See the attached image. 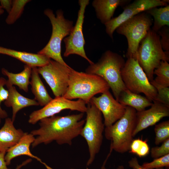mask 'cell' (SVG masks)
<instances>
[{"mask_svg": "<svg viewBox=\"0 0 169 169\" xmlns=\"http://www.w3.org/2000/svg\"><path fill=\"white\" fill-rule=\"evenodd\" d=\"M84 113L65 116L55 115L39 120V127L32 131L30 133L35 137L32 147L34 148L43 144L55 141L58 144L71 145L73 140L80 135L85 122Z\"/></svg>", "mask_w": 169, "mask_h": 169, "instance_id": "obj_1", "label": "cell"}, {"mask_svg": "<svg viewBox=\"0 0 169 169\" xmlns=\"http://www.w3.org/2000/svg\"><path fill=\"white\" fill-rule=\"evenodd\" d=\"M125 63L121 55L107 50L98 62L90 65L86 69L85 72L102 78L108 84L118 101L120 93L126 89L121 74Z\"/></svg>", "mask_w": 169, "mask_h": 169, "instance_id": "obj_2", "label": "cell"}, {"mask_svg": "<svg viewBox=\"0 0 169 169\" xmlns=\"http://www.w3.org/2000/svg\"><path fill=\"white\" fill-rule=\"evenodd\" d=\"M108 84L100 77L72 69L69 74L68 86L63 96L72 100L78 99L87 105L97 94L109 90Z\"/></svg>", "mask_w": 169, "mask_h": 169, "instance_id": "obj_3", "label": "cell"}, {"mask_svg": "<svg viewBox=\"0 0 169 169\" xmlns=\"http://www.w3.org/2000/svg\"><path fill=\"white\" fill-rule=\"evenodd\" d=\"M44 14L49 19L52 26L51 35L49 42L37 54L45 56L66 66L70 67L61 55V44L63 39L69 35L74 26L73 22L65 18L63 11L58 10L56 16L51 9L47 8Z\"/></svg>", "mask_w": 169, "mask_h": 169, "instance_id": "obj_4", "label": "cell"}, {"mask_svg": "<svg viewBox=\"0 0 169 169\" xmlns=\"http://www.w3.org/2000/svg\"><path fill=\"white\" fill-rule=\"evenodd\" d=\"M136 111L126 106L123 116L110 126L105 127V138L110 141V147L120 153L129 151L132 140L136 122Z\"/></svg>", "mask_w": 169, "mask_h": 169, "instance_id": "obj_5", "label": "cell"}, {"mask_svg": "<svg viewBox=\"0 0 169 169\" xmlns=\"http://www.w3.org/2000/svg\"><path fill=\"white\" fill-rule=\"evenodd\" d=\"M136 60L151 81L153 79L154 70L162 61H169V52L164 51L157 33L150 29L141 42Z\"/></svg>", "mask_w": 169, "mask_h": 169, "instance_id": "obj_6", "label": "cell"}, {"mask_svg": "<svg viewBox=\"0 0 169 169\" xmlns=\"http://www.w3.org/2000/svg\"><path fill=\"white\" fill-rule=\"evenodd\" d=\"M85 122L80 136L85 140L88 147L89 157L87 166L94 162L99 152L103 140V133L105 126L100 111L92 103L87 105Z\"/></svg>", "mask_w": 169, "mask_h": 169, "instance_id": "obj_7", "label": "cell"}, {"mask_svg": "<svg viewBox=\"0 0 169 169\" xmlns=\"http://www.w3.org/2000/svg\"><path fill=\"white\" fill-rule=\"evenodd\" d=\"M152 23L150 16L145 12H142L124 22L116 28L117 33L124 36L127 39V59H136L139 44L151 29Z\"/></svg>", "mask_w": 169, "mask_h": 169, "instance_id": "obj_8", "label": "cell"}, {"mask_svg": "<svg viewBox=\"0 0 169 169\" xmlns=\"http://www.w3.org/2000/svg\"><path fill=\"white\" fill-rule=\"evenodd\" d=\"M121 74L126 89L134 93L144 94L152 102L156 100L157 90L151 83L136 59H127Z\"/></svg>", "mask_w": 169, "mask_h": 169, "instance_id": "obj_9", "label": "cell"}, {"mask_svg": "<svg viewBox=\"0 0 169 169\" xmlns=\"http://www.w3.org/2000/svg\"><path fill=\"white\" fill-rule=\"evenodd\" d=\"M71 67L51 59L47 64L37 68L55 97L63 96L67 90Z\"/></svg>", "mask_w": 169, "mask_h": 169, "instance_id": "obj_10", "label": "cell"}, {"mask_svg": "<svg viewBox=\"0 0 169 169\" xmlns=\"http://www.w3.org/2000/svg\"><path fill=\"white\" fill-rule=\"evenodd\" d=\"M78 2L79 8L75 25L69 35L63 39L65 48L63 55L66 57L71 54L78 55L85 59L90 65L94 63L86 55L84 49L85 42L83 33L85 10L89 3V0H79Z\"/></svg>", "mask_w": 169, "mask_h": 169, "instance_id": "obj_11", "label": "cell"}, {"mask_svg": "<svg viewBox=\"0 0 169 169\" xmlns=\"http://www.w3.org/2000/svg\"><path fill=\"white\" fill-rule=\"evenodd\" d=\"M65 110L85 113L87 105L82 100H72L64 97H55L41 109L35 110L29 115L28 122L34 125L41 120L49 117Z\"/></svg>", "mask_w": 169, "mask_h": 169, "instance_id": "obj_12", "label": "cell"}, {"mask_svg": "<svg viewBox=\"0 0 169 169\" xmlns=\"http://www.w3.org/2000/svg\"><path fill=\"white\" fill-rule=\"evenodd\" d=\"M168 0H136L126 6L123 11L119 16L112 18L105 24L107 34L113 39V34L121 24L134 16L151 8L159 6H166Z\"/></svg>", "mask_w": 169, "mask_h": 169, "instance_id": "obj_13", "label": "cell"}, {"mask_svg": "<svg viewBox=\"0 0 169 169\" xmlns=\"http://www.w3.org/2000/svg\"><path fill=\"white\" fill-rule=\"evenodd\" d=\"M90 103L101 112L105 127L111 126L120 119L125 114L126 107L114 98L109 90L98 97H93Z\"/></svg>", "mask_w": 169, "mask_h": 169, "instance_id": "obj_14", "label": "cell"}, {"mask_svg": "<svg viewBox=\"0 0 169 169\" xmlns=\"http://www.w3.org/2000/svg\"><path fill=\"white\" fill-rule=\"evenodd\" d=\"M149 109L136 112V122L133 136L155 125L162 118L169 116V107L156 101L153 102Z\"/></svg>", "mask_w": 169, "mask_h": 169, "instance_id": "obj_15", "label": "cell"}, {"mask_svg": "<svg viewBox=\"0 0 169 169\" xmlns=\"http://www.w3.org/2000/svg\"><path fill=\"white\" fill-rule=\"evenodd\" d=\"M35 139L34 136L31 133L24 132L18 142L9 148L7 151L5 160L7 165H10L11 161L18 156L25 155L36 159L42 163L41 160L34 155L31 152L30 147Z\"/></svg>", "mask_w": 169, "mask_h": 169, "instance_id": "obj_16", "label": "cell"}, {"mask_svg": "<svg viewBox=\"0 0 169 169\" xmlns=\"http://www.w3.org/2000/svg\"><path fill=\"white\" fill-rule=\"evenodd\" d=\"M11 118H6L4 124L0 129V152H6L19 141L24 132L17 129Z\"/></svg>", "mask_w": 169, "mask_h": 169, "instance_id": "obj_17", "label": "cell"}, {"mask_svg": "<svg viewBox=\"0 0 169 169\" xmlns=\"http://www.w3.org/2000/svg\"><path fill=\"white\" fill-rule=\"evenodd\" d=\"M6 85L9 92V95L4 103L7 107H11L12 108V119L13 122L17 113L20 110L30 106L39 105L34 99H30L26 97L19 93L15 87L7 80Z\"/></svg>", "mask_w": 169, "mask_h": 169, "instance_id": "obj_18", "label": "cell"}, {"mask_svg": "<svg viewBox=\"0 0 169 169\" xmlns=\"http://www.w3.org/2000/svg\"><path fill=\"white\" fill-rule=\"evenodd\" d=\"M0 54L15 58L32 67L43 66L51 60L50 58L43 55L17 51L0 46Z\"/></svg>", "mask_w": 169, "mask_h": 169, "instance_id": "obj_19", "label": "cell"}, {"mask_svg": "<svg viewBox=\"0 0 169 169\" xmlns=\"http://www.w3.org/2000/svg\"><path fill=\"white\" fill-rule=\"evenodd\" d=\"M128 0H95L92 3L97 17L105 24L112 18L116 8L130 2Z\"/></svg>", "mask_w": 169, "mask_h": 169, "instance_id": "obj_20", "label": "cell"}, {"mask_svg": "<svg viewBox=\"0 0 169 169\" xmlns=\"http://www.w3.org/2000/svg\"><path fill=\"white\" fill-rule=\"evenodd\" d=\"M31 80L30 84L31 90L34 96V99L39 105L44 106L49 102L53 98L48 93L39 76L37 67H32Z\"/></svg>", "mask_w": 169, "mask_h": 169, "instance_id": "obj_21", "label": "cell"}, {"mask_svg": "<svg viewBox=\"0 0 169 169\" xmlns=\"http://www.w3.org/2000/svg\"><path fill=\"white\" fill-rule=\"evenodd\" d=\"M118 101L123 105L133 108L137 112L145 110L152 103L146 97L132 92L127 89L120 93Z\"/></svg>", "mask_w": 169, "mask_h": 169, "instance_id": "obj_22", "label": "cell"}, {"mask_svg": "<svg viewBox=\"0 0 169 169\" xmlns=\"http://www.w3.org/2000/svg\"><path fill=\"white\" fill-rule=\"evenodd\" d=\"M32 67L25 64L23 70L18 73H13L7 69H1L2 74L7 76V80L12 85L17 86L19 89L26 92L28 91V86L30 84L29 79L31 76Z\"/></svg>", "mask_w": 169, "mask_h": 169, "instance_id": "obj_23", "label": "cell"}, {"mask_svg": "<svg viewBox=\"0 0 169 169\" xmlns=\"http://www.w3.org/2000/svg\"><path fill=\"white\" fill-rule=\"evenodd\" d=\"M154 19L152 30L157 33L163 27L169 26V5L153 8L145 12Z\"/></svg>", "mask_w": 169, "mask_h": 169, "instance_id": "obj_24", "label": "cell"}, {"mask_svg": "<svg viewBox=\"0 0 169 169\" xmlns=\"http://www.w3.org/2000/svg\"><path fill=\"white\" fill-rule=\"evenodd\" d=\"M29 0H13L12 8L5 19L8 25L14 24L21 16L26 4L31 1Z\"/></svg>", "mask_w": 169, "mask_h": 169, "instance_id": "obj_25", "label": "cell"}, {"mask_svg": "<svg viewBox=\"0 0 169 169\" xmlns=\"http://www.w3.org/2000/svg\"><path fill=\"white\" fill-rule=\"evenodd\" d=\"M153 74L156 76L153 81L161 86L169 87V64L167 61H162L155 69Z\"/></svg>", "mask_w": 169, "mask_h": 169, "instance_id": "obj_26", "label": "cell"}, {"mask_svg": "<svg viewBox=\"0 0 169 169\" xmlns=\"http://www.w3.org/2000/svg\"><path fill=\"white\" fill-rule=\"evenodd\" d=\"M147 141V140H144L140 138L133 139L130 146L129 152L136 154L140 157L147 156L150 151Z\"/></svg>", "mask_w": 169, "mask_h": 169, "instance_id": "obj_27", "label": "cell"}, {"mask_svg": "<svg viewBox=\"0 0 169 169\" xmlns=\"http://www.w3.org/2000/svg\"><path fill=\"white\" fill-rule=\"evenodd\" d=\"M155 144L159 145L169 139V120L162 122L155 125Z\"/></svg>", "mask_w": 169, "mask_h": 169, "instance_id": "obj_28", "label": "cell"}, {"mask_svg": "<svg viewBox=\"0 0 169 169\" xmlns=\"http://www.w3.org/2000/svg\"><path fill=\"white\" fill-rule=\"evenodd\" d=\"M141 166L145 169H155L169 167V154L162 157L154 159L150 162H145Z\"/></svg>", "mask_w": 169, "mask_h": 169, "instance_id": "obj_29", "label": "cell"}, {"mask_svg": "<svg viewBox=\"0 0 169 169\" xmlns=\"http://www.w3.org/2000/svg\"><path fill=\"white\" fill-rule=\"evenodd\" d=\"M151 83L156 89L157 95L156 101L169 107V88L159 85L153 80L150 81Z\"/></svg>", "mask_w": 169, "mask_h": 169, "instance_id": "obj_30", "label": "cell"}, {"mask_svg": "<svg viewBox=\"0 0 169 169\" xmlns=\"http://www.w3.org/2000/svg\"><path fill=\"white\" fill-rule=\"evenodd\" d=\"M169 154V139L162 142L160 146L152 147L151 156L154 159L159 158Z\"/></svg>", "mask_w": 169, "mask_h": 169, "instance_id": "obj_31", "label": "cell"}, {"mask_svg": "<svg viewBox=\"0 0 169 169\" xmlns=\"http://www.w3.org/2000/svg\"><path fill=\"white\" fill-rule=\"evenodd\" d=\"M7 80L4 78L0 77V117L1 118H6L8 116L7 112L2 109L1 104L3 101H5L8 98L9 92L4 88L6 85Z\"/></svg>", "mask_w": 169, "mask_h": 169, "instance_id": "obj_32", "label": "cell"}, {"mask_svg": "<svg viewBox=\"0 0 169 169\" xmlns=\"http://www.w3.org/2000/svg\"><path fill=\"white\" fill-rule=\"evenodd\" d=\"M157 33L160 38V42L163 50L169 52V28L168 26L163 27Z\"/></svg>", "mask_w": 169, "mask_h": 169, "instance_id": "obj_33", "label": "cell"}, {"mask_svg": "<svg viewBox=\"0 0 169 169\" xmlns=\"http://www.w3.org/2000/svg\"><path fill=\"white\" fill-rule=\"evenodd\" d=\"M129 166L131 169H145L143 168L139 163L137 158L134 157H132L128 162ZM155 169H169V168H161Z\"/></svg>", "mask_w": 169, "mask_h": 169, "instance_id": "obj_34", "label": "cell"}, {"mask_svg": "<svg viewBox=\"0 0 169 169\" xmlns=\"http://www.w3.org/2000/svg\"><path fill=\"white\" fill-rule=\"evenodd\" d=\"M0 5L8 13L12 8L13 0H0Z\"/></svg>", "mask_w": 169, "mask_h": 169, "instance_id": "obj_35", "label": "cell"}, {"mask_svg": "<svg viewBox=\"0 0 169 169\" xmlns=\"http://www.w3.org/2000/svg\"><path fill=\"white\" fill-rule=\"evenodd\" d=\"M6 153L0 152V169H11L7 167L5 161V156Z\"/></svg>", "mask_w": 169, "mask_h": 169, "instance_id": "obj_36", "label": "cell"}, {"mask_svg": "<svg viewBox=\"0 0 169 169\" xmlns=\"http://www.w3.org/2000/svg\"><path fill=\"white\" fill-rule=\"evenodd\" d=\"M112 152V150H109V152L108 153V154H107V156H106V158L105 159L104 161V162H103V164L102 165V166H101V167L100 169H107V168H106V166H105L106 164V163H107V162L109 158V157L110 156Z\"/></svg>", "mask_w": 169, "mask_h": 169, "instance_id": "obj_37", "label": "cell"}, {"mask_svg": "<svg viewBox=\"0 0 169 169\" xmlns=\"http://www.w3.org/2000/svg\"><path fill=\"white\" fill-rule=\"evenodd\" d=\"M32 161V160L31 158L28 159L26 160L23 161L21 164L18 165L15 169H20L22 167L30 163Z\"/></svg>", "mask_w": 169, "mask_h": 169, "instance_id": "obj_38", "label": "cell"}, {"mask_svg": "<svg viewBox=\"0 0 169 169\" xmlns=\"http://www.w3.org/2000/svg\"><path fill=\"white\" fill-rule=\"evenodd\" d=\"M4 13V9L2 8L0 5V16L3 14Z\"/></svg>", "mask_w": 169, "mask_h": 169, "instance_id": "obj_39", "label": "cell"}, {"mask_svg": "<svg viewBox=\"0 0 169 169\" xmlns=\"http://www.w3.org/2000/svg\"><path fill=\"white\" fill-rule=\"evenodd\" d=\"M116 169H125L124 166L122 165L118 166Z\"/></svg>", "mask_w": 169, "mask_h": 169, "instance_id": "obj_40", "label": "cell"}, {"mask_svg": "<svg viewBox=\"0 0 169 169\" xmlns=\"http://www.w3.org/2000/svg\"><path fill=\"white\" fill-rule=\"evenodd\" d=\"M45 166V167H46V168L47 169H52V168H51V167H50L49 166H48L46 164H45V163H42Z\"/></svg>", "mask_w": 169, "mask_h": 169, "instance_id": "obj_41", "label": "cell"}, {"mask_svg": "<svg viewBox=\"0 0 169 169\" xmlns=\"http://www.w3.org/2000/svg\"><path fill=\"white\" fill-rule=\"evenodd\" d=\"M1 117H0V124L1 122Z\"/></svg>", "mask_w": 169, "mask_h": 169, "instance_id": "obj_42", "label": "cell"}]
</instances>
